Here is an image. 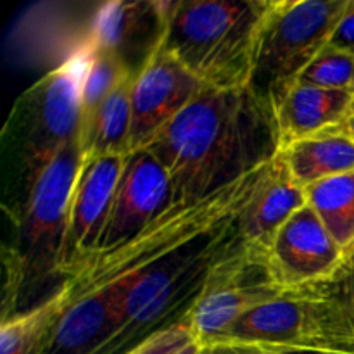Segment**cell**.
Wrapping results in <instances>:
<instances>
[{
	"label": "cell",
	"instance_id": "8992f818",
	"mask_svg": "<svg viewBox=\"0 0 354 354\" xmlns=\"http://www.w3.org/2000/svg\"><path fill=\"white\" fill-rule=\"evenodd\" d=\"M349 0H272L248 90L275 114L304 69L330 41Z\"/></svg>",
	"mask_w": 354,
	"mask_h": 354
},
{
	"label": "cell",
	"instance_id": "f1b7e54d",
	"mask_svg": "<svg viewBox=\"0 0 354 354\" xmlns=\"http://www.w3.org/2000/svg\"><path fill=\"white\" fill-rule=\"evenodd\" d=\"M353 111H354V104H353Z\"/></svg>",
	"mask_w": 354,
	"mask_h": 354
},
{
	"label": "cell",
	"instance_id": "9a60e30c",
	"mask_svg": "<svg viewBox=\"0 0 354 354\" xmlns=\"http://www.w3.org/2000/svg\"><path fill=\"white\" fill-rule=\"evenodd\" d=\"M354 93L297 82L275 111L280 149L294 140L339 127L353 113Z\"/></svg>",
	"mask_w": 354,
	"mask_h": 354
},
{
	"label": "cell",
	"instance_id": "44dd1931",
	"mask_svg": "<svg viewBox=\"0 0 354 354\" xmlns=\"http://www.w3.org/2000/svg\"><path fill=\"white\" fill-rule=\"evenodd\" d=\"M299 82L354 93V55L327 45L304 69Z\"/></svg>",
	"mask_w": 354,
	"mask_h": 354
},
{
	"label": "cell",
	"instance_id": "6da1fadb",
	"mask_svg": "<svg viewBox=\"0 0 354 354\" xmlns=\"http://www.w3.org/2000/svg\"><path fill=\"white\" fill-rule=\"evenodd\" d=\"M145 149L171 178L173 204H194L272 162L280 137L248 88H204Z\"/></svg>",
	"mask_w": 354,
	"mask_h": 354
},
{
	"label": "cell",
	"instance_id": "d6986e66",
	"mask_svg": "<svg viewBox=\"0 0 354 354\" xmlns=\"http://www.w3.org/2000/svg\"><path fill=\"white\" fill-rule=\"evenodd\" d=\"M313 209L342 251L354 244V171L330 176L304 189Z\"/></svg>",
	"mask_w": 354,
	"mask_h": 354
},
{
	"label": "cell",
	"instance_id": "30bf717a",
	"mask_svg": "<svg viewBox=\"0 0 354 354\" xmlns=\"http://www.w3.org/2000/svg\"><path fill=\"white\" fill-rule=\"evenodd\" d=\"M124 158L127 156H107L83 161L69 204L68 234L61 263L64 282L78 275L99 249Z\"/></svg>",
	"mask_w": 354,
	"mask_h": 354
},
{
	"label": "cell",
	"instance_id": "8fae6325",
	"mask_svg": "<svg viewBox=\"0 0 354 354\" xmlns=\"http://www.w3.org/2000/svg\"><path fill=\"white\" fill-rule=\"evenodd\" d=\"M171 206V178L158 158L147 149L127 154L97 252L128 242Z\"/></svg>",
	"mask_w": 354,
	"mask_h": 354
},
{
	"label": "cell",
	"instance_id": "4fadbf2b",
	"mask_svg": "<svg viewBox=\"0 0 354 354\" xmlns=\"http://www.w3.org/2000/svg\"><path fill=\"white\" fill-rule=\"evenodd\" d=\"M344 258L346 252L308 204L277 232L268 248L270 265L283 289L327 282Z\"/></svg>",
	"mask_w": 354,
	"mask_h": 354
},
{
	"label": "cell",
	"instance_id": "9c48e42d",
	"mask_svg": "<svg viewBox=\"0 0 354 354\" xmlns=\"http://www.w3.org/2000/svg\"><path fill=\"white\" fill-rule=\"evenodd\" d=\"M173 0H111L97 7L85 44L137 78L165 44Z\"/></svg>",
	"mask_w": 354,
	"mask_h": 354
},
{
	"label": "cell",
	"instance_id": "5bb4252c",
	"mask_svg": "<svg viewBox=\"0 0 354 354\" xmlns=\"http://www.w3.org/2000/svg\"><path fill=\"white\" fill-rule=\"evenodd\" d=\"M304 206V189L292 178L280 156H277L265 168L248 204L239 213V235L248 244L268 251L277 232Z\"/></svg>",
	"mask_w": 354,
	"mask_h": 354
},
{
	"label": "cell",
	"instance_id": "5b68a950",
	"mask_svg": "<svg viewBox=\"0 0 354 354\" xmlns=\"http://www.w3.org/2000/svg\"><path fill=\"white\" fill-rule=\"evenodd\" d=\"M213 344L248 346L266 353L354 354V327L330 279L287 289L245 313Z\"/></svg>",
	"mask_w": 354,
	"mask_h": 354
},
{
	"label": "cell",
	"instance_id": "cb8c5ba5",
	"mask_svg": "<svg viewBox=\"0 0 354 354\" xmlns=\"http://www.w3.org/2000/svg\"><path fill=\"white\" fill-rule=\"evenodd\" d=\"M328 45L354 55V0H349L348 9L342 14Z\"/></svg>",
	"mask_w": 354,
	"mask_h": 354
},
{
	"label": "cell",
	"instance_id": "2e32d148",
	"mask_svg": "<svg viewBox=\"0 0 354 354\" xmlns=\"http://www.w3.org/2000/svg\"><path fill=\"white\" fill-rule=\"evenodd\" d=\"M279 156L303 189L330 176L354 171V142L341 127L290 142L280 149Z\"/></svg>",
	"mask_w": 354,
	"mask_h": 354
},
{
	"label": "cell",
	"instance_id": "7a4b0ae2",
	"mask_svg": "<svg viewBox=\"0 0 354 354\" xmlns=\"http://www.w3.org/2000/svg\"><path fill=\"white\" fill-rule=\"evenodd\" d=\"M237 218L159 259L123 294L109 339L92 354H127L156 332L182 322L214 266L239 242Z\"/></svg>",
	"mask_w": 354,
	"mask_h": 354
},
{
	"label": "cell",
	"instance_id": "4316f807",
	"mask_svg": "<svg viewBox=\"0 0 354 354\" xmlns=\"http://www.w3.org/2000/svg\"><path fill=\"white\" fill-rule=\"evenodd\" d=\"M199 351H201V344L197 341H194V342H190V344H187L183 349H180V351L175 353V354H199Z\"/></svg>",
	"mask_w": 354,
	"mask_h": 354
},
{
	"label": "cell",
	"instance_id": "d4e9b609",
	"mask_svg": "<svg viewBox=\"0 0 354 354\" xmlns=\"http://www.w3.org/2000/svg\"><path fill=\"white\" fill-rule=\"evenodd\" d=\"M265 351L256 348H248V346L237 344H209L201 346L199 354H261Z\"/></svg>",
	"mask_w": 354,
	"mask_h": 354
},
{
	"label": "cell",
	"instance_id": "277c9868",
	"mask_svg": "<svg viewBox=\"0 0 354 354\" xmlns=\"http://www.w3.org/2000/svg\"><path fill=\"white\" fill-rule=\"evenodd\" d=\"M88 62L90 50L83 41L61 66L37 80L14 102L2 131V149L14 185L24 197L38 173L69 144L80 140L82 85Z\"/></svg>",
	"mask_w": 354,
	"mask_h": 354
},
{
	"label": "cell",
	"instance_id": "3957f363",
	"mask_svg": "<svg viewBox=\"0 0 354 354\" xmlns=\"http://www.w3.org/2000/svg\"><path fill=\"white\" fill-rule=\"evenodd\" d=\"M272 0L173 2L162 48L206 88H248Z\"/></svg>",
	"mask_w": 354,
	"mask_h": 354
},
{
	"label": "cell",
	"instance_id": "83f0119b",
	"mask_svg": "<svg viewBox=\"0 0 354 354\" xmlns=\"http://www.w3.org/2000/svg\"><path fill=\"white\" fill-rule=\"evenodd\" d=\"M261 354H320L313 351H273V353H261Z\"/></svg>",
	"mask_w": 354,
	"mask_h": 354
},
{
	"label": "cell",
	"instance_id": "ba28073f",
	"mask_svg": "<svg viewBox=\"0 0 354 354\" xmlns=\"http://www.w3.org/2000/svg\"><path fill=\"white\" fill-rule=\"evenodd\" d=\"M286 290L273 273L268 251L239 239L214 266L203 294L190 310L194 337L201 346L213 344L245 313Z\"/></svg>",
	"mask_w": 354,
	"mask_h": 354
},
{
	"label": "cell",
	"instance_id": "7c38bea8",
	"mask_svg": "<svg viewBox=\"0 0 354 354\" xmlns=\"http://www.w3.org/2000/svg\"><path fill=\"white\" fill-rule=\"evenodd\" d=\"M206 86L165 48L131 85L130 152L145 149Z\"/></svg>",
	"mask_w": 354,
	"mask_h": 354
},
{
	"label": "cell",
	"instance_id": "e0dca14e",
	"mask_svg": "<svg viewBox=\"0 0 354 354\" xmlns=\"http://www.w3.org/2000/svg\"><path fill=\"white\" fill-rule=\"evenodd\" d=\"M69 306L62 283L52 296L0 324V354H47L55 324Z\"/></svg>",
	"mask_w": 354,
	"mask_h": 354
},
{
	"label": "cell",
	"instance_id": "52a82bcc",
	"mask_svg": "<svg viewBox=\"0 0 354 354\" xmlns=\"http://www.w3.org/2000/svg\"><path fill=\"white\" fill-rule=\"evenodd\" d=\"M83 161L82 142L69 144L38 173L16 209V237L12 245L7 248L23 268V296L54 279L59 286L64 283L61 263L68 234L69 204Z\"/></svg>",
	"mask_w": 354,
	"mask_h": 354
},
{
	"label": "cell",
	"instance_id": "484cf974",
	"mask_svg": "<svg viewBox=\"0 0 354 354\" xmlns=\"http://www.w3.org/2000/svg\"><path fill=\"white\" fill-rule=\"evenodd\" d=\"M339 127H341L342 130H344V133L348 135V137L354 142V111L351 114H349L348 118H346L344 121H342L341 124H339Z\"/></svg>",
	"mask_w": 354,
	"mask_h": 354
},
{
	"label": "cell",
	"instance_id": "603a6c76",
	"mask_svg": "<svg viewBox=\"0 0 354 354\" xmlns=\"http://www.w3.org/2000/svg\"><path fill=\"white\" fill-rule=\"evenodd\" d=\"M332 282L354 327V244L346 251L344 263L335 277H332Z\"/></svg>",
	"mask_w": 354,
	"mask_h": 354
},
{
	"label": "cell",
	"instance_id": "ac0fdd59",
	"mask_svg": "<svg viewBox=\"0 0 354 354\" xmlns=\"http://www.w3.org/2000/svg\"><path fill=\"white\" fill-rule=\"evenodd\" d=\"M133 80L124 78L97 111L92 128L82 142L85 161L107 156L130 154Z\"/></svg>",
	"mask_w": 354,
	"mask_h": 354
},
{
	"label": "cell",
	"instance_id": "ffe728a7",
	"mask_svg": "<svg viewBox=\"0 0 354 354\" xmlns=\"http://www.w3.org/2000/svg\"><path fill=\"white\" fill-rule=\"evenodd\" d=\"M90 50V62L86 69L85 80L82 85V106H80V142H83L92 128L93 120L97 116V111L100 109L107 97L114 92L118 85L124 78H131L127 75L123 66L111 55L104 52L93 50L90 45H86Z\"/></svg>",
	"mask_w": 354,
	"mask_h": 354
},
{
	"label": "cell",
	"instance_id": "7402d4cb",
	"mask_svg": "<svg viewBox=\"0 0 354 354\" xmlns=\"http://www.w3.org/2000/svg\"><path fill=\"white\" fill-rule=\"evenodd\" d=\"M194 341L196 337H194L192 325L187 315L182 322L156 332L127 354H175Z\"/></svg>",
	"mask_w": 354,
	"mask_h": 354
}]
</instances>
